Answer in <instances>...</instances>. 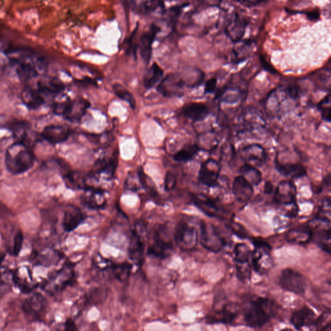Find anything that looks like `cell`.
Returning <instances> with one entry per match:
<instances>
[{"label": "cell", "instance_id": "6da1fadb", "mask_svg": "<svg viewBox=\"0 0 331 331\" xmlns=\"http://www.w3.org/2000/svg\"><path fill=\"white\" fill-rule=\"evenodd\" d=\"M278 305L275 301L265 297H258L251 300L244 309V320L248 327L259 328L275 317Z\"/></svg>", "mask_w": 331, "mask_h": 331}, {"label": "cell", "instance_id": "7a4b0ae2", "mask_svg": "<svg viewBox=\"0 0 331 331\" xmlns=\"http://www.w3.org/2000/svg\"><path fill=\"white\" fill-rule=\"evenodd\" d=\"M34 160L35 158L30 146L22 142L16 141L6 151V167L13 175L26 172L34 165Z\"/></svg>", "mask_w": 331, "mask_h": 331}, {"label": "cell", "instance_id": "3957f363", "mask_svg": "<svg viewBox=\"0 0 331 331\" xmlns=\"http://www.w3.org/2000/svg\"><path fill=\"white\" fill-rule=\"evenodd\" d=\"M173 250L170 230L165 225L159 226L155 231L152 243L147 250V255L164 260L171 255Z\"/></svg>", "mask_w": 331, "mask_h": 331}, {"label": "cell", "instance_id": "277c9868", "mask_svg": "<svg viewBox=\"0 0 331 331\" xmlns=\"http://www.w3.org/2000/svg\"><path fill=\"white\" fill-rule=\"evenodd\" d=\"M173 239L181 250L189 252L196 248L198 233L196 228L187 221L182 220L177 224L173 231Z\"/></svg>", "mask_w": 331, "mask_h": 331}, {"label": "cell", "instance_id": "5b68a950", "mask_svg": "<svg viewBox=\"0 0 331 331\" xmlns=\"http://www.w3.org/2000/svg\"><path fill=\"white\" fill-rule=\"evenodd\" d=\"M145 226L143 223L136 224L132 231L128 246V256L130 260L138 266L143 265L145 255L146 245L144 243Z\"/></svg>", "mask_w": 331, "mask_h": 331}, {"label": "cell", "instance_id": "8992f818", "mask_svg": "<svg viewBox=\"0 0 331 331\" xmlns=\"http://www.w3.org/2000/svg\"><path fill=\"white\" fill-rule=\"evenodd\" d=\"M279 285L283 290L296 295L303 296L307 290V281L302 274L291 268H287L281 272L279 278Z\"/></svg>", "mask_w": 331, "mask_h": 331}, {"label": "cell", "instance_id": "52a82bcc", "mask_svg": "<svg viewBox=\"0 0 331 331\" xmlns=\"http://www.w3.org/2000/svg\"><path fill=\"white\" fill-rule=\"evenodd\" d=\"M74 276L73 265L66 264L61 269L52 274L44 284V289L51 294L60 292L73 283Z\"/></svg>", "mask_w": 331, "mask_h": 331}, {"label": "cell", "instance_id": "ba28073f", "mask_svg": "<svg viewBox=\"0 0 331 331\" xmlns=\"http://www.w3.org/2000/svg\"><path fill=\"white\" fill-rule=\"evenodd\" d=\"M200 242L205 249L214 253L220 252L226 245L218 229L210 223H200Z\"/></svg>", "mask_w": 331, "mask_h": 331}, {"label": "cell", "instance_id": "9c48e42d", "mask_svg": "<svg viewBox=\"0 0 331 331\" xmlns=\"http://www.w3.org/2000/svg\"><path fill=\"white\" fill-rule=\"evenodd\" d=\"M253 244L255 249L251 254L254 269L261 275L267 273L272 265L270 256L271 248L267 243L263 241L255 240Z\"/></svg>", "mask_w": 331, "mask_h": 331}, {"label": "cell", "instance_id": "30bf717a", "mask_svg": "<svg viewBox=\"0 0 331 331\" xmlns=\"http://www.w3.org/2000/svg\"><path fill=\"white\" fill-rule=\"evenodd\" d=\"M11 65L15 68L17 75L23 81L36 78L42 71V63L39 60L34 61L29 56L12 57L10 60Z\"/></svg>", "mask_w": 331, "mask_h": 331}, {"label": "cell", "instance_id": "8fae6325", "mask_svg": "<svg viewBox=\"0 0 331 331\" xmlns=\"http://www.w3.org/2000/svg\"><path fill=\"white\" fill-rule=\"evenodd\" d=\"M220 171V163L215 159H208L201 164L199 179L201 183L209 188L217 187Z\"/></svg>", "mask_w": 331, "mask_h": 331}, {"label": "cell", "instance_id": "7c38bea8", "mask_svg": "<svg viewBox=\"0 0 331 331\" xmlns=\"http://www.w3.org/2000/svg\"><path fill=\"white\" fill-rule=\"evenodd\" d=\"M274 201L281 206L296 205V188L293 181H283L279 183L275 193Z\"/></svg>", "mask_w": 331, "mask_h": 331}, {"label": "cell", "instance_id": "4fadbf2b", "mask_svg": "<svg viewBox=\"0 0 331 331\" xmlns=\"http://www.w3.org/2000/svg\"><path fill=\"white\" fill-rule=\"evenodd\" d=\"M47 301L41 293H34L25 301L22 309L26 315L33 318L41 319L46 312Z\"/></svg>", "mask_w": 331, "mask_h": 331}, {"label": "cell", "instance_id": "5bb4252c", "mask_svg": "<svg viewBox=\"0 0 331 331\" xmlns=\"http://www.w3.org/2000/svg\"><path fill=\"white\" fill-rule=\"evenodd\" d=\"M213 313L209 316L207 321L210 323H222L230 324L238 317V310L233 303H223L221 306H213Z\"/></svg>", "mask_w": 331, "mask_h": 331}, {"label": "cell", "instance_id": "9a60e30c", "mask_svg": "<svg viewBox=\"0 0 331 331\" xmlns=\"http://www.w3.org/2000/svg\"><path fill=\"white\" fill-rule=\"evenodd\" d=\"M191 201L197 207L200 209L206 216L211 218L220 217L221 214L225 213L223 209L219 206L216 201L208 197L201 195H193Z\"/></svg>", "mask_w": 331, "mask_h": 331}, {"label": "cell", "instance_id": "2e32d148", "mask_svg": "<svg viewBox=\"0 0 331 331\" xmlns=\"http://www.w3.org/2000/svg\"><path fill=\"white\" fill-rule=\"evenodd\" d=\"M241 155L246 163H252L257 166L263 165L268 158L265 148L258 144H249L244 147L241 150Z\"/></svg>", "mask_w": 331, "mask_h": 331}, {"label": "cell", "instance_id": "e0dca14e", "mask_svg": "<svg viewBox=\"0 0 331 331\" xmlns=\"http://www.w3.org/2000/svg\"><path fill=\"white\" fill-rule=\"evenodd\" d=\"M84 190L85 193L82 196L81 201L86 207L99 210L106 205V200L102 189L86 186Z\"/></svg>", "mask_w": 331, "mask_h": 331}, {"label": "cell", "instance_id": "ac0fdd59", "mask_svg": "<svg viewBox=\"0 0 331 331\" xmlns=\"http://www.w3.org/2000/svg\"><path fill=\"white\" fill-rule=\"evenodd\" d=\"M86 220L81 210L74 206H69L64 211L62 226L66 232L74 231Z\"/></svg>", "mask_w": 331, "mask_h": 331}, {"label": "cell", "instance_id": "d6986e66", "mask_svg": "<svg viewBox=\"0 0 331 331\" xmlns=\"http://www.w3.org/2000/svg\"><path fill=\"white\" fill-rule=\"evenodd\" d=\"M232 191L236 200L243 204L249 202L254 194L253 186L243 176L236 177L233 181Z\"/></svg>", "mask_w": 331, "mask_h": 331}, {"label": "cell", "instance_id": "ffe728a7", "mask_svg": "<svg viewBox=\"0 0 331 331\" xmlns=\"http://www.w3.org/2000/svg\"><path fill=\"white\" fill-rule=\"evenodd\" d=\"M317 319L315 313L308 306H304L293 314L290 322L296 329H300L315 325Z\"/></svg>", "mask_w": 331, "mask_h": 331}, {"label": "cell", "instance_id": "44dd1931", "mask_svg": "<svg viewBox=\"0 0 331 331\" xmlns=\"http://www.w3.org/2000/svg\"><path fill=\"white\" fill-rule=\"evenodd\" d=\"M71 129L62 125H51L46 127L42 133V138L49 143L60 144L68 140L71 135Z\"/></svg>", "mask_w": 331, "mask_h": 331}, {"label": "cell", "instance_id": "7402d4cb", "mask_svg": "<svg viewBox=\"0 0 331 331\" xmlns=\"http://www.w3.org/2000/svg\"><path fill=\"white\" fill-rule=\"evenodd\" d=\"M246 26H247V22L245 20L241 18L236 14L233 16L226 26V33L231 41L240 42L245 34Z\"/></svg>", "mask_w": 331, "mask_h": 331}, {"label": "cell", "instance_id": "603a6c76", "mask_svg": "<svg viewBox=\"0 0 331 331\" xmlns=\"http://www.w3.org/2000/svg\"><path fill=\"white\" fill-rule=\"evenodd\" d=\"M158 32V27L153 25L150 31L142 36L140 42V53L144 63H150L152 55V45Z\"/></svg>", "mask_w": 331, "mask_h": 331}, {"label": "cell", "instance_id": "cb8c5ba5", "mask_svg": "<svg viewBox=\"0 0 331 331\" xmlns=\"http://www.w3.org/2000/svg\"><path fill=\"white\" fill-rule=\"evenodd\" d=\"M45 95L57 96L64 90L65 86L62 82L56 78H43L37 82L36 88Z\"/></svg>", "mask_w": 331, "mask_h": 331}, {"label": "cell", "instance_id": "d4e9b609", "mask_svg": "<svg viewBox=\"0 0 331 331\" xmlns=\"http://www.w3.org/2000/svg\"><path fill=\"white\" fill-rule=\"evenodd\" d=\"M89 106H90V103L85 99H81L79 101H71L63 116L67 120L71 122L80 121Z\"/></svg>", "mask_w": 331, "mask_h": 331}, {"label": "cell", "instance_id": "484cf974", "mask_svg": "<svg viewBox=\"0 0 331 331\" xmlns=\"http://www.w3.org/2000/svg\"><path fill=\"white\" fill-rule=\"evenodd\" d=\"M182 114L193 122L203 121L209 114L208 107L203 103H193L183 107Z\"/></svg>", "mask_w": 331, "mask_h": 331}, {"label": "cell", "instance_id": "4316f807", "mask_svg": "<svg viewBox=\"0 0 331 331\" xmlns=\"http://www.w3.org/2000/svg\"><path fill=\"white\" fill-rule=\"evenodd\" d=\"M22 100L25 106L30 109H36L43 105L44 96L36 88L26 87L22 91Z\"/></svg>", "mask_w": 331, "mask_h": 331}, {"label": "cell", "instance_id": "83f0119b", "mask_svg": "<svg viewBox=\"0 0 331 331\" xmlns=\"http://www.w3.org/2000/svg\"><path fill=\"white\" fill-rule=\"evenodd\" d=\"M276 168L281 175L290 177L291 178L298 179L302 178L307 174V170L304 166L301 164L286 163L282 164L276 159Z\"/></svg>", "mask_w": 331, "mask_h": 331}, {"label": "cell", "instance_id": "f1b7e54d", "mask_svg": "<svg viewBox=\"0 0 331 331\" xmlns=\"http://www.w3.org/2000/svg\"><path fill=\"white\" fill-rule=\"evenodd\" d=\"M313 237L312 230L310 227L293 229L286 235V240L288 243L305 245L309 242Z\"/></svg>", "mask_w": 331, "mask_h": 331}, {"label": "cell", "instance_id": "f546056e", "mask_svg": "<svg viewBox=\"0 0 331 331\" xmlns=\"http://www.w3.org/2000/svg\"><path fill=\"white\" fill-rule=\"evenodd\" d=\"M240 172L252 186L260 185L262 181L261 171L250 163H246L241 166Z\"/></svg>", "mask_w": 331, "mask_h": 331}, {"label": "cell", "instance_id": "4dcf8cb0", "mask_svg": "<svg viewBox=\"0 0 331 331\" xmlns=\"http://www.w3.org/2000/svg\"><path fill=\"white\" fill-rule=\"evenodd\" d=\"M253 42L245 41L242 43L238 44L232 51V61L235 63H240V62L245 61L249 56L251 51L252 50Z\"/></svg>", "mask_w": 331, "mask_h": 331}, {"label": "cell", "instance_id": "1f68e13d", "mask_svg": "<svg viewBox=\"0 0 331 331\" xmlns=\"http://www.w3.org/2000/svg\"><path fill=\"white\" fill-rule=\"evenodd\" d=\"M164 71L158 64L154 63L144 78V85L148 89L152 88L163 78Z\"/></svg>", "mask_w": 331, "mask_h": 331}, {"label": "cell", "instance_id": "d6a6232c", "mask_svg": "<svg viewBox=\"0 0 331 331\" xmlns=\"http://www.w3.org/2000/svg\"><path fill=\"white\" fill-rule=\"evenodd\" d=\"M313 237L316 238L318 245L323 250L328 254L330 253V227L320 228L315 231H312Z\"/></svg>", "mask_w": 331, "mask_h": 331}, {"label": "cell", "instance_id": "836d02e7", "mask_svg": "<svg viewBox=\"0 0 331 331\" xmlns=\"http://www.w3.org/2000/svg\"><path fill=\"white\" fill-rule=\"evenodd\" d=\"M111 268L114 278L121 281L128 280L131 272L132 266L129 263L113 264L109 265L108 268Z\"/></svg>", "mask_w": 331, "mask_h": 331}, {"label": "cell", "instance_id": "e575fe53", "mask_svg": "<svg viewBox=\"0 0 331 331\" xmlns=\"http://www.w3.org/2000/svg\"><path fill=\"white\" fill-rule=\"evenodd\" d=\"M113 89L114 94L116 96L123 100L127 102L130 106L131 108L135 109L136 108L137 104L135 98L133 94L129 92L128 89L124 88L123 85L119 83L114 84L113 85Z\"/></svg>", "mask_w": 331, "mask_h": 331}, {"label": "cell", "instance_id": "d590c367", "mask_svg": "<svg viewBox=\"0 0 331 331\" xmlns=\"http://www.w3.org/2000/svg\"><path fill=\"white\" fill-rule=\"evenodd\" d=\"M233 253L236 263L244 264L248 263L252 252L246 244L239 243L236 245Z\"/></svg>", "mask_w": 331, "mask_h": 331}, {"label": "cell", "instance_id": "8d00e7d4", "mask_svg": "<svg viewBox=\"0 0 331 331\" xmlns=\"http://www.w3.org/2000/svg\"><path fill=\"white\" fill-rule=\"evenodd\" d=\"M199 148L196 145H188L184 147L183 149L177 152L173 158L174 160L181 162V163H185L191 160L196 154L198 153Z\"/></svg>", "mask_w": 331, "mask_h": 331}, {"label": "cell", "instance_id": "74e56055", "mask_svg": "<svg viewBox=\"0 0 331 331\" xmlns=\"http://www.w3.org/2000/svg\"><path fill=\"white\" fill-rule=\"evenodd\" d=\"M71 101V99L67 96L57 99L54 101L53 104L54 113L58 114V115L64 116Z\"/></svg>", "mask_w": 331, "mask_h": 331}, {"label": "cell", "instance_id": "f35d334b", "mask_svg": "<svg viewBox=\"0 0 331 331\" xmlns=\"http://www.w3.org/2000/svg\"><path fill=\"white\" fill-rule=\"evenodd\" d=\"M318 109H319L323 120L329 123L330 121V95L329 93L318 104Z\"/></svg>", "mask_w": 331, "mask_h": 331}, {"label": "cell", "instance_id": "ab89813d", "mask_svg": "<svg viewBox=\"0 0 331 331\" xmlns=\"http://www.w3.org/2000/svg\"><path fill=\"white\" fill-rule=\"evenodd\" d=\"M236 270L239 280L243 282L249 280L251 277V270L249 263H236Z\"/></svg>", "mask_w": 331, "mask_h": 331}, {"label": "cell", "instance_id": "60d3db41", "mask_svg": "<svg viewBox=\"0 0 331 331\" xmlns=\"http://www.w3.org/2000/svg\"><path fill=\"white\" fill-rule=\"evenodd\" d=\"M119 159V152L115 151L113 153V157L109 160L108 163L104 164L103 168L101 169L102 173H105L108 175H113L115 171L116 166H118Z\"/></svg>", "mask_w": 331, "mask_h": 331}, {"label": "cell", "instance_id": "b9f144b4", "mask_svg": "<svg viewBox=\"0 0 331 331\" xmlns=\"http://www.w3.org/2000/svg\"><path fill=\"white\" fill-rule=\"evenodd\" d=\"M24 235L21 231H18L16 233L14 238V245H13V255L15 256H18L19 254L21 253L22 246L24 243Z\"/></svg>", "mask_w": 331, "mask_h": 331}, {"label": "cell", "instance_id": "7bdbcfd3", "mask_svg": "<svg viewBox=\"0 0 331 331\" xmlns=\"http://www.w3.org/2000/svg\"><path fill=\"white\" fill-rule=\"evenodd\" d=\"M176 185V178L173 173L168 171L164 179V188L166 191L172 190Z\"/></svg>", "mask_w": 331, "mask_h": 331}, {"label": "cell", "instance_id": "ee69618b", "mask_svg": "<svg viewBox=\"0 0 331 331\" xmlns=\"http://www.w3.org/2000/svg\"><path fill=\"white\" fill-rule=\"evenodd\" d=\"M162 5V2L160 0H150V1L146 2L144 5V10L146 12L153 11Z\"/></svg>", "mask_w": 331, "mask_h": 331}, {"label": "cell", "instance_id": "f6af8a7d", "mask_svg": "<svg viewBox=\"0 0 331 331\" xmlns=\"http://www.w3.org/2000/svg\"><path fill=\"white\" fill-rule=\"evenodd\" d=\"M229 228L230 229L233 233H236V235L239 236L242 239H245L247 238V235L245 231L243 230V228L239 224H236V225H233V223H230V225L229 226Z\"/></svg>", "mask_w": 331, "mask_h": 331}, {"label": "cell", "instance_id": "bcb514c9", "mask_svg": "<svg viewBox=\"0 0 331 331\" xmlns=\"http://www.w3.org/2000/svg\"><path fill=\"white\" fill-rule=\"evenodd\" d=\"M217 79L211 78L206 82L205 91L206 93H211L217 89Z\"/></svg>", "mask_w": 331, "mask_h": 331}, {"label": "cell", "instance_id": "7dc6e473", "mask_svg": "<svg viewBox=\"0 0 331 331\" xmlns=\"http://www.w3.org/2000/svg\"><path fill=\"white\" fill-rule=\"evenodd\" d=\"M307 17L310 21H317L320 18V12L318 11H312L305 12Z\"/></svg>", "mask_w": 331, "mask_h": 331}, {"label": "cell", "instance_id": "c3c4849f", "mask_svg": "<svg viewBox=\"0 0 331 331\" xmlns=\"http://www.w3.org/2000/svg\"><path fill=\"white\" fill-rule=\"evenodd\" d=\"M65 329L66 330H77L75 323L71 319L67 320L66 323H65Z\"/></svg>", "mask_w": 331, "mask_h": 331}, {"label": "cell", "instance_id": "681fc988", "mask_svg": "<svg viewBox=\"0 0 331 331\" xmlns=\"http://www.w3.org/2000/svg\"><path fill=\"white\" fill-rule=\"evenodd\" d=\"M274 186L270 182H267L266 183L265 186V193L267 194H270L273 192Z\"/></svg>", "mask_w": 331, "mask_h": 331}, {"label": "cell", "instance_id": "f907efd6", "mask_svg": "<svg viewBox=\"0 0 331 331\" xmlns=\"http://www.w3.org/2000/svg\"><path fill=\"white\" fill-rule=\"evenodd\" d=\"M2 282V275L1 273H0V283Z\"/></svg>", "mask_w": 331, "mask_h": 331}]
</instances>
